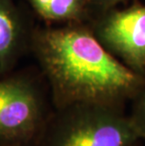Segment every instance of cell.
Here are the masks:
<instances>
[{"mask_svg":"<svg viewBox=\"0 0 145 146\" xmlns=\"http://www.w3.org/2000/svg\"><path fill=\"white\" fill-rule=\"evenodd\" d=\"M33 49L50 87L55 108L77 103L125 108L145 83L95 37L89 23L46 27Z\"/></svg>","mask_w":145,"mask_h":146,"instance_id":"cell-1","label":"cell"},{"mask_svg":"<svg viewBox=\"0 0 145 146\" xmlns=\"http://www.w3.org/2000/svg\"><path fill=\"white\" fill-rule=\"evenodd\" d=\"M124 108L77 103L56 108L41 146H140Z\"/></svg>","mask_w":145,"mask_h":146,"instance_id":"cell-2","label":"cell"},{"mask_svg":"<svg viewBox=\"0 0 145 146\" xmlns=\"http://www.w3.org/2000/svg\"><path fill=\"white\" fill-rule=\"evenodd\" d=\"M51 115L33 81L0 80V146H41Z\"/></svg>","mask_w":145,"mask_h":146,"instance_id":"cell-3","label":"cell"},{"mask_svg":"<svg viewBox=\"0 0 145 146\" xmlns=\"http://www.w3.org/2000/svg\"><path fill=\"white\" fill-rule=\"evenodd\" d=\"M89 24L112 55L145 76V5L136 2L123 10L110 9L94 15Z\"/></svg>","mask_w":145,"mask_h":146,"instance_id":"cell-4","label":"cell"},{"mask_svg":"<svg viewBox=\"0 0 145 146\" xmlns=\"http://www.w3.org/2000/svg\"><path fill=\"white\" fill-rule=\"evenodd\" d=\"M42 19L50 22L89 23L93 17L89 0H29Z\"/></svg>","mask_w":145,"mask_h":146,"instance_id":"cell-5","label":"cell"},{"mask_svg":"<svg viewBox=\"0 0 145 146\" xmlns=\"http://www.w3.org/2000/svg\"><path fill=\"white\" fill-rule=\"evenodd\" d=\"M21 34V21L12 0H0V65L14 53Z\"/></svg>","mask_w":145,"mask_h":146,"instance_id":"cell-6","label":"cell"},{"mask_svg":"<svg viewBox=\"0 0 145 146\" xmlns=\"http://www.w3.org/2000/svg\"><path fill=\"white\" fill-rule=\"evenodd\" d=\"M131 102L129 118L141 139H145V83L137 92Z\"/></svg>","mask_w":145,"mask_h":146,"instance_id":"cell-7","label":"cell"},{"mask_svg":"<svg viewBox=\"0 0 145 146\" xmlns=\"http://www.w3.org/2000/svg\"><path fill=\"white\" fill-rule=\"evenodd\" d=\"M126 1H128V0H89L93 16L103 11L115 8L117 5L124 3Z\"/></svg>","mask_w":145,"mask_h":146,"instance_id":"cell-8","label":"cell"}]
</instances>
